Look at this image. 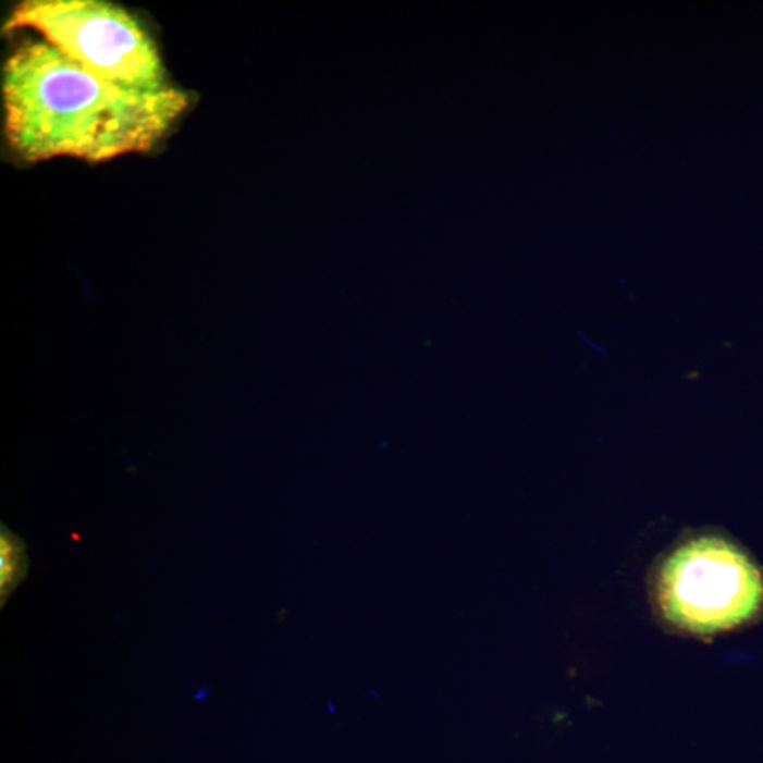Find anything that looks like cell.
<instances>
[{
    "label": "cell",
    "mask_w": 763,
    "mask_h": 763,
    "mask_svg": "<svg viewBox=\"0 0 763 763\" xmlns=\"http://www.w3.org/2000/svg\"><path fill=\"white\" fill-rule=\"evenodd\" d=\"M3 102L9 145L21 158L101 163L153 149L186 111L188 97L173 84L113 83L32 37L4 64Z\"/></svg>",
    "instance_id": "obj_1"
},
{
    "label": "cell",
    "mask_w": 763,
    "mask_h": 763,
    "mask_svg": "<svg viewBox=\"0 0 763 763\" xmlns=\"http://www.w3.org/2000/svg\"><path fill=\"white\" fill-rule=\"evenodd\" d=\"M655 600L667 624L705 637L755 618L763 605V577L727 539L691 536L659 564Z\"/></svg>",
    "instance_id": "obj_2"
},
{
    "label": "cell",
    "mask_w": 763,
    "mask_h": 763,
    "mask_svg": "<svg viewBox=\"0 0 763 763\" xmlns=\"http://www.w3.org/2000/svg\"><path fill=\"white\" fill-rule=\"evenodd\" d=\"M4 28H32L75 63L113 83L145 89L172 84L155 41L118 4L26 0L14 9Z\"/></svg>",
    "instance_id": "obj_3"
},
{
    "label": "cell",
    "mask_w": 763,
    "mask_h": 763,
    "mask_svg": "<svg viewBox=\"0 0 763 763\" xmlns=\"http://www.w3.org/2000/svg\"><path fill=\"white\" fill-rule=\"evenodd\" d=\"M28 561L26 546L21 538L2 525L0 532V596L2 605L23 578L26 577Z\"/></svg>",
    "instance_id": "obj_4"
}]
</instances>
